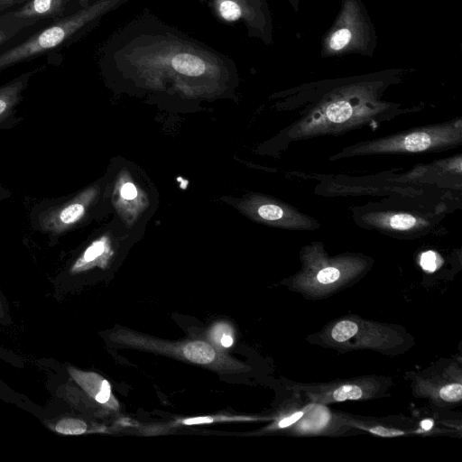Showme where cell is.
Listing matches in <instances>:
<instances>
[{
	"label": "cell",
	"instance_id": "6da1fadb",
	"mask_svg": "<svg viewBox=\"0 0 462 462\" xmlns=\"http://www.w3.org/2000/svg\"><path fill=\"white\" fill-rule=\"evenodd\" d=\"M102 61L112 74L147 81L215 80L236 72L232 58L152 14L116 30L106 42Z\"/></svg>",
	"mask_w": 462,
	"mask_h": 462
},
{
	"label": "cell",
	"instance_id": "7a4b0ae2",
	"mask_svg": "<svg viewBox=\"0 0 462 462\" xmlns=\"http://www.w3.org/2000/svg\"><path fill=\"white\" fill-rule=\"evenodd\" d=\"M131 0H92L69 16L53 23L19 45L0 54V70L52 50L79 31L88 29L110 12Z\"/></svg>",
	"mask_w": 462,
	"mask_h": 462
},
{
	"label": "cell",
	"instance_id": "3957f363",
	"mask_svg": "<svg viewBox=\"0 0 462 462\" xmlns=\"http://www.w3.org/2000/svg\"><path fill=\"white\" fill-rule=\"evenodd\" d=\"M461 121L422 126L345 148L334 158L387 153H413L448 149L461 143Z\"/></svg>",
	"mask_w": 462,
	"mask_h": 462
},
{
	"label": "cell",
	"instance_id": "277c9868",
	"mask_svg": "<svg viewBox=\"0 0 462 462\" xmlns=\"http://www.w3.org/2000/svg\"><path fill=\"white\" fill-rule=\"evenodd\" d=\"M342 90L326 102L320 103L316 109L300 121L292 129V134L298 138L347 130L353 126L374 118L383 111L382 103L372 101L369 97H360L358 93Z\"/></svg>",
	"mask_w": 462,
	"mask_h": 462
},
{
	"label": "cell",
	"instance_id": "5b68a950",
	"mask_svg": "<svg viewBox=\"0 0 462 462\" xmlns=\"http://www.w3.org/2000/svg\"><path fill=\"white\" fill-rule=\"evenodd\" d=\"M92 196L93 190L88 189L73 196L42 200L29 213L30 226L53 245L82 220Z\"/></svg>",
	"mask_w": 462,
	"mask_h": 462
},
{
	"label": "cell",
	"instance_id": "8992f818",
	"mask_svg": "<svg viewBox=\"0 0 462 462\" xmlns=\"http://www.w3.org/2000/svg\"><path fill=\"white\" fill-rule=\"evenodd\" d=\"M219 22L242 23L252 38L272 40V19L265 0H204Z\"/></svg>",
	"mask_w": 462,
	"mask_h": 462
},
{
	"label": "cell",
	"instance_id": "52a82bcc",
	"mask_svg": "<svg viewBox=\"0 0 462 462\" xmlns=\"http://www.w3.org/2000/svg\"><path fill=\"white\" fill-rule=\"evenodd\" d=\"M369 42L368 21L356 0H345L335 24L328 33L323 51L327 55L365 51Z\"/></svg>",
	"mask_w": 462,
	"mask_h": 462
},
{
	"label": "cell",
	"instance_id": "ba28073f",
	"mask_svg": "<svg viewBox=\"0 0 462 462\" xmlns=\"http://www.w3.org/2000/svg\"><path fill=\"white\" fill-rule=\"evenodd\" d=\"M33 73L27 71L0 85V130L13 128L23 120L17 107Z\"/></svg>",
	"mask_w": 462,
	"mask_h": 462
},
{
	"label": "cell",
	"instance_id": "9c48e42d",
	"mask_svg": "<svg viewBox=\"0 0 462 462\" xmlns=\"http://www.w3.org/2000/svg\"><path fill=\"white\" fill-rule=\"evenodd\" d=\"M72 379L92 398L101 404L116 408L117 404L111 394V387L106 380L99 374L69 368Z\"/></svg>",
	"mask_w": 462,
	"mask_h": 462
},
{
	"label": "cell",
	"instance_id": "30bf717a",
	"mask_svg": "<svg viewBox=\"0 0 462 462\" xmlns=\"http://www.w3.org/2000/svg\"><path fill=\"white\" fill-rule=\"evenodd\" d=\"M69 0H30L18 10L6 14L5 17L15 20H33L60 14Z\"/></svg>",
	"mask_w": 462,
	"mask_h": 462
},
{
	"label": "cell",
	"instance_id": "8fae6325",
	"mask_svg": "<svg viewBox=\"0 0 462 462\" xmlns=\"http://www.w3.org/2000/svg\"><path fill=\"white\" fill-rule=\"evenodd\" d=\"M182 354L187 360L199 365L213 363L217 356L213 346L203 340L188 342L182 347Z\"/></svg>",
	"mask_w": 462,
	"mask_h": 462
},
{
	"label": "cell",
	"instance_id": "7c38bea8",
	"mask_svg": "<svg viewBox=\"0 0 462 462\" xmlns=\"http://www.w3.org/2000/svg\"><path fill=\"white\" fill-rule=\"evenodd\" d=\"M106 239L101 237L93 241L79 256L69 267V273H76L82 272L92 265L106 251Z\"/></svg>",
	"mask_w": 462,
	"mask_h": 462
},
{
	"label": "cell",
	"instance_id": "4fadbf2b",
	"mask_svg": "<svg viewBox=\"0 0 462 462\" xmlns=\"http://www.w3.org/2000/svg\"><path fill=\"white\" fill-rule=\"evenodd\" d=\"M376 222L378 226H383V227H388L396 231H407L420 225H425L424 221L406 213L385 214L378 217Z\"/></svg>",
	"mask_w": 462,
	"mask_h": 462
},
{
	"label": "cell",
	"instance_id": "5bb4252c",
	"mask_svg": "<svg viewBox=\"0 0 462 462\" xmlns=\"http://www.w3.org/2000/svg\"><path fill=\"white\" fill-rule=\"evenodd\" d=\"M53 429L62 435H81L88 431V425L79 419L62 418L56 421Z\"/></svg>",
	"mask_w": 462,
	"mask_h": 462
},
{
	"label": "cell",
	"instance_id": "9a60e30c",
	"mask_svg": "<svg viewBox=\"0 0 462 462\" xmlns=\"http://www.w3.org/2000/svg\"><path fill=\"white\" fill-rule=\"evenodd\" d=\"M358 330L357 325L350 320L338 322L331 331V337L337 342H344L354 337Z\"/></svg>",
	"mask_w": 462,
	"mask_h": 462
},
{
	"label": "cell",
	"instance_id": "2e32d148",
	"mask_svg": "<svg viewBox=\"0 0 462 462\" xmlns=\"http://www.w3.org/2000/svg\"><path fill=\"white\" fill-rule=\"evenodd\" d=\"M363 395V390L356 384H345L337 388L331 394L333 402H343L346 400H357Z\"/></svg>",
	"mask_w": 462,
	"mask_h": 462
},
{
	"label": "cell",
	"instance_id": "e0dca14e",
	"mask_svg": "<svg viewBox=\"0 0 462 462\" xmlns=\"http://www.w3.org/2000/svg\"><path fill=\"white\" fill-rule=\"evenodd\" d=\"M439 396L446 402H454L461 400L462 385L461 383H451L443 386L439 390Z\"/></svg>",
	"mask_w": 462,
	"mask_h": 462
},
{
	"label": "cell",
	"instance_id": "ac0fdd59",
	"mask_svg": "<svg viewBox=\"0 0 462 462\" xmlns=\"http://www.w3.org/2000/svg\"><path fill=\"white\" fill-rule=\"evenodd\" d=\"M340 277V271L333 266H328L321 269L317 273V280L323 284H328L336 282Z\"/></svg>",
	"mask_w": 462,
	"mask_h": 462
},
{
	"label": "cell",
	"instance_id": "d6986e66",
	"mask_svg": "<svg viewBox=\"0 0 462 462\" xmlns=\"http://www.w3.org/2000/svg\"><path fill=\"white\" fill-rule=\"evenodd\" d=\"M421 267L429 272H433L438 266V256L432 251L425 252L420 257Z\"/></svg>",
	"mask_w": 462,
	"mask_h": 462
},
{
	"label": "cell",
	"instance_id": "ffe728a7",
	"mask_svg": "<svg viewBox=\"0 0 462 462\" xmlns=\"http://www.w3.org/2000/svg\"><path fill=\"white\" fill-rule=\"evenodd\" d=\"M368 430L374 434L383 436V437H393V436H399L404 434L403 431L394 430V429H388L384 427H374L368 429Z\"/></svg>",
	"mask_w": 462,
	"mask_h": 462
},
{
	"label": "cell",
	"instance_id": "44dd1931",
	"mask_svg": "<svg viewBox=\"0 0 462 462\" xmlns=\"http://www.w3.org/2000/svg\"><path fill=\"white\" fill-rule=\"evenodd\" d=\"M22 28V25L14 27L13 25L5 26L0 28V44L7 41L9 38H11L13 35L15 34V32Z\"/></svg>",
	"mask_w": 462,
	"mask_h": 462
},
{
	"label": "cell",
	"instance_id": "7402d4cb",
	"mask_svg": "<svg viewBox=\"0 0 462 462\" xmlns=\"http://www.w3.org/2000/svg\"><path fill=\"white\" fill-rule=\"evenodd\" d=\"M121 196L125 199H133L136 197L137 191L133 183H125L121 188Z\"/></svg>",
	"mask_w": 462,
	"mask_h": 462
},
{
	"label": "cell",
	"instance_id": "603a6c76",
	"mask_svg": "<svg viewBox=\"0 0 462 462\" xmlns=\"http://www.w3.org/2000/svg\"><path fill=\"white\" fill-rule=\"evenodd\" d=\"M302 415H303L302 411H299V412L293 413L291 416L286 417L283 420H282L279 422L278 426L280 428L288 427V426L293 424L294 422H296L299 419H300L302 417Z\"/></svg>",
	"mask_w": 462,
	"mask_h": 462
},
{
	"label": "cell",
	"instance_id": "cb8c5ba5",
	"mask_svg": "<svg viewBox=\"0 0 462 462\" xmlns=\"http://www.w3.org/2000/svg\"><path fill=\"white\" fill-rule=\"evenodd\" d=\"M24 0H0V12L17 5Z\"/></svg>",
	"mask_w": 462,
	"mask_h": 462
},
{
	"label": "cell",
	"instance_id": "d4e9b609",
	"mask_svg": "<svg viewBox=\"0 0 462 462\" xmlns=\"http://www.w3.org/2000/svg\"><path fill=\"white\" fill-rule=\"evenodd\" d=\"M220 344L224 346V347H230L232 345H233V337L230 336V335H227V334H224L220 339Z\"/></svg>",
	"mask_w": 462,
	"mask_h": 462
},
{
	"label": "cell",
	"instance_id": "484cf974",
	"mask_svg": "<svg viewBox=\"0 0 462 462\" xmlns=\"http://www.w3.org/2000/svg\"><path fill=\"white\" fill-rule=\"evenodd\" d=\"M432 425L433 422L430 420H425L420 422V427L425 430H430L432 427Z\"/></svg>",
	"mask_w": 462,
	"mask_h": 462
},
{
	"label": "cell",
	"instance_id": "4316f807",
	"mask_svg": "<svg viewBox=\"0 0 462 462\" xmlns=\"http://www.w3.org/2000/svg\"><path fill=\"white\" fill-rule=\"evenodd\" d=\"M92 0H78L79 7L87 6Z\"/></svg>",
	"mask_w": 462,
	"mask_h": 462
},
{
	"label": "cell",
	"instance_id": "83f0119b",
	"mask_svg": "<svg viewBox=\"0 0 462 462\" xmlns=\"http://www.w3.org/2000/svg\"><path fill=\"white\" fill-rule=\"evenodd\" d=\"M4 317H5L4 307H3L2 301L0 300V318H4Z\"/></svg>",
	"mask_w": 462,
	"mask_h": 462
}]
</instances>
